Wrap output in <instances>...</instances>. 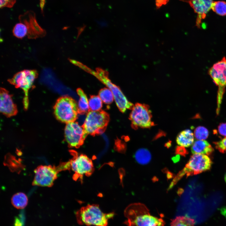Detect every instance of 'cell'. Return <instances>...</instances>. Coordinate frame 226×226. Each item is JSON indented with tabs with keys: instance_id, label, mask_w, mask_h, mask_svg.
<instances>
[{
	"instance_id": "6da1fadb",
	"label": "cell",
	"mask_w": 226,
	"mask_h": 226,
	"mask_svg": "<svg viewBox=\"0 0 226 226\" xmlns=\"http://www.w3.org/2000/svg\"><path fill=\"white\" fill-rule=\"evenodd\" d=\"M124 214L127 218L124 223L127 226H164L165 224L163 219L151 215L148 208L142 203L130 205L126 208Z\"/></svg>"
},
{
	"instance_id": "7a4b0ae2",
	"label": "cell",
	"mask_w": 226,
	"mask_h": 226,
	"mask_svg": "<svg viewBox=\"0 0 226 226\" xmlns=\"http://www.w3.org/2000/svg\"><path fill=\"white\" fill-rule=\"evenodd\" d=\"M114 215L113 213H103L99 205L95 204L82 207L76 213L78 223L88 226H107L108 220Z\"/></svg>"
},
{
	"instance_id": "3957f363",
	"label": "cell",
	"mask_w": 226,
	"mask_h": 226,
	"mask_svg": "<svg viewBox=\"0 0 226 226\" xmlns=\"http://www.w3.org/2000/svg\"><path fill=\"white\" fill-rule=\"evenodd\" d=\"M71 169L70 161L61 163L58 166L40 165L34 170L35 175L32 185L33 186L51 187L57 178L60 171Z\"/></svg>"
},
{
	"instance_id": "277c9868",
	"label": "cell",
	"mask_w": 226,
	"mask_h": 226,
	"mask_svg": "<svg viewBox=\"0 0 226 226\" xmlns=\"http://www.w3.org/2000/svg\"><path fill=\"white\" fill-rule=\"evenodd\" d=\"M53 109L56 118L60 121L67 124L75 121L78 114V105L76 101L67 96L59 98Z\"/></svg>"
},
{
	"instance_id": "5b68a950",
	"label": "cell",
	"mask_w": 226,
	"mask_h": 226,
	"mask_svg": "<svg viewBox=\"0 0 226 226\" xmlns=\"http://www.w3.org/2000/svg\"><path fill=\"white\" fill-rule=\"evenodd\" d=\"M109 119V114L104 111H89L82 126L88 135L94 136L104 132Z\"/></svg>"
},
{
	"instance_id": "8992f818",
	"label": "cell",
	"mask_w": 226,
	"mask_h": 226,
	"mask_svg": "<svg viewBox=\"0 0 226 226\" xmlns=\"http://www.w3.org/2000/svg\"><path fill=\"white\" fill-rule=\"evenodd\" d=\"M38 76V73L35 70H24L16 73L8 81L14 86L16 88L21 89L24 93L23 104L25 110H27L29 105L28 91L33 87L34 82Z\"/></svg>"
},
{
	"instance_id": "52a82bcc",
	"label": "cell",
	"mask_w": 226,
	"mask_h": 226,
	"mask_svg": "<svg viewBox=\"0 0 226 226\" xmlns=\"http://www.w3.org/2000/svg\"><path fill=\"white\" fill-rule=\"evenodd\" d=\"M132 110L129 118L134 129L148 128L155 125L152 121V112L148 105L136 103Z\"/></svg>"
},
{
	"instance_id": "ba28073f",
	"label": "cell",
	"mask_w": 226,
	"mask_h": 226,
	"mask_svg": "<svg viewBox=\"0 0 226 226\" xmlns=\"http://www.w3.org/2000/svg\"><path fill=\"white\" fill-rule=\"evenodd\" d=\"M208 74L218 86L217 113H219L223 96L226 87V59L223 57L209 69Z\"/></svg>"
},
{
	"instance_id": "9c48e42d",
	"label": "cell",
	"mask_w": 226,
	"mask_h": 226,
	"mask_svg": "<svg viewBox=\"0 0 226 226\" xmlns=\"http://www.w3.org/2000/svg\"><path fill=\"white\" fill-rule=\"evenodd\" d=\"M70 153L73 156L70 162L71 168L75 173L73 177V179L75 180L78 178L82 179L84 175H90L94 171L92 160L85 155H78L74 151L70 150Z\"/></svg>"
},
{
	"instance_id": "30bf717a",
	"label": "cell",
	"mask_w": 226,
	"mask_h": 226,
	"mask_svg": "<svg viewBox=\"0 0 226 226\" xmlns=\"http://www.w3.org/2000/svg\"><path fill=\"white\" fill-rule=\"evenodd\" d=\"M93 74L104 84L112 92L114 99L119 110L124 113L127 109H132L134 105L129 102L119 88L113 83L102 71Z\"/></svg>"
},
{
	"instance_id": "8fae6325",
	"label": "cell",
	"mask_w": 226,
	"mask_h": 226,
	"mask_svg": "<svg viewBox=\"0 0 226 226\" xmlns=\"http://www.w3.org/2000/svg\"><path fill=\"white\" fill-rule=\"evenodd\" d=\"M212 164L211 159L207 155L193 154L182 170L188 176L209 170Z\"/></svg>"
},
{
	"instance_id": "7c38bea8",
	"label": "cell",
	"mask_w": 226,
	"mask_h": 226,
	"mask_svg": "<svg viewBox=\"0 0 226 226\" xmlns=\"http://www.w3.org/2000/svg\"><path fill=\"white\" fill-rule=\"evenodd\" d=\"M87 135L82 126L78 122L74 121L66 124L64 136L69 147L79 148L83 144Z\"/></svg>"
},
{
	"instance_id": "4fadbf2b",
	"label": "cell",
	"mask_w": 226,
	"mask_h": 226,
	"mask_svg": "<svg viewBox=\"0 0 226 226\" xmlns=\"http://www.w3.org/2000/svg\"><path fill=\"white\" fill-rule=\"evenodd\" d=\"M19 19L20 22L24 23L27 27L28 30L27 35L28 38L36 39L43 37L46 35V31L38 24L34 13L27 12L24 14L20 15Z\"/></svg>"
},
{
	"instance_id": "5bb4252c",
	"label": "cell",
	"mask_w": 226,
	"mask_h": 226,
	"mask_svg": "<svg viewBox=\"0 0 226 226\" xmlns=\"http://www.w3.org/2000/svg\"><path fill=\"white\" fill-rule=\"evenodd\" d=\"M0 96L1 112L8 117L16 115L18 110L16 105L13 102L12 95L6 89L1 88Z\"/></svg>"
},
{
	"instance_id": "9a60e30c",
	"label": "cell",
	"mask_w": 226,
	"mask_h": 226,
	"mask_svg": "<svg viewBox=\"0 0 226 226\" xmlns=\"http://www.w3.org/2000/svg\"><path fill=\"white\" fill-rule=\"evenodd\" d=\"M212 0H190L189 3L194 12L197 13L196 26L199 27L202 19L206 17L207 14L211 9Z\"/></svg>"
},
{
	"instance_id": "2e32d148",
	"label": "cell",
	"mask_w": 226,
	"mask_h": 226,
	"mask_svg": "<svg viewBox=\"0 0 226 226\" xmlns=\"http://www.w3.org/2000/svg\"><path fill=\"white\" fill-rule=\"evenodd\" d=\"M191 150L193 154H200L208 155L213 152V149L207 141L197 140L192 144Z\"/></svg>"
},
{
	"instance_id": "e0dca14e",
	"label": "cell",
	"mask_w": 226,
	"mask_h": 226,
	"mask_svg": "<svg viewBox=\"0 0 226 226\" xmlns=\"http://www.w3.org/2000/svg\"><path fill=\"white\" fill-rule=\"evenodd\" d=\"M194 137V134L191 130L186 129L178 134L176 138V142L179 146L188 147L193 143Z\"/></svg>"
},
{
	"instance_id": "ac0fdd59",
	"label": "cell",
	"mask_w": 226,
	"mask_h": 226,
	"mask_svg": "<svg viewBox=\"0 0 226 226\" xmlns=\"http://www.w3.org/2000/svg\"><path fill=\"white\" fill-rule=\"evenodd\" d=\"M77 91L79 96L78 104V114H83L85 113H88L90 110L89 101L86 95L81 89H78Z\"/></svg>"
},
{
	"instance_id": "d6986e66",
	"label": "cell",
	"mask_w": 226,
	"mask_h": 226,
	"mask_svg": "<svg viewBox=\"0 0 226 226\" xmlns=\"http://www.w3.org/2000/svg\"><path fill=\"white\" fill-rule=\"evenodd\" d=\"M13 206L18 209L25 208L28 203V198L25 194L22 192L17 193L12 196L11 199Z\"/></svg>"
},
{
	"instance_id": "ffe728a7",
	"label": "cell",
	"mask_w": 226,
	"mask_h": 226,
	"mask_svg": "<svg viewBox=\"0 0 226 226\" xmlns=\"http://www.w3.org/2000/svg\"><path fill=\"white\" fill-rule=\"evenodd\" d=\"M136 162L141 165H145L148 163L151 159V155L148 149L145 148L138 149L134 155Z\"/></svg>"
},
{
	"instance_id": "44dd1931",
	"label": "cell",
	"mask_w": 226,
	"mask_h": 226,
	"mask_svg": "<svg viewBox=\"0 0 226 226\" xmlns=\"http://www.w3.org/2000/svg\"><path fill=\"white\" fill-rule=\"evenodd\" d=\"M194 220L186 216H177L173 219L170 226H194Z\"/></svg>"
},
{
	"instance_id": "7402d4cb",
	"label": "cell",
	"mask_w": 226,
	"mask_h": 226,
	"mask_svg": "<svg viewBox=\"0 0 226 226\" xmlns=\"http://www.w3.org/2000/svg\"><path fill=\"white\" fill-rule=\"evenodd\" d=\"M102 101L99 96H91L89 100L90 111H98L100 110L102 107Z\"/></svg>"
},
{
	"instance_id": "603a6c76",
	"label": "cell",
	"mask_w": 226,
	"mask_h": 226,
	"mask_svg": "<svg viewBox=\"0 0 226 226\" xmlns=\"http://www.w3.org/2000/svg\"><path fill=\"white\" fill-rule=\"evenodd\" d=\"M13 33L15 37L21 39L27 35V28L24 24L20 22L15 25L13 29Z\"/></svg>"
},
{
	"instance_id": "cb8c5ba5",
	"label": "cell",
	"mask_w": 226,
	"mask_h": 226,
	"mask_svg": "<svg viewBox=\"0 0 226 226\" xmlns=\"http://www.w3.org/2000/svg\"><path fill=\"white\" fill-rule=\"evenodd\" d=\"M99 96L102 101L107 104H110L112 103L114 99L112 92L108 88H104L101 89L99 92Z\"/></svg>"
},
{
	"instance_id": "d4e9b609",
	"label": "cell",
	"mask_w": 226,
	"mask_h": 226,
	"mask_svg": "<svg viewBox=\"0 0 226 226\" xmlns=\"http://www.w3.org/2000/svg\"><path fill=\"white\" fill-rule=\"evenodd\" d=\"M211 9L219 15H226V2L224 1H213Z\"/></svg>"
},
{
	"instance_id": "484cf974",
	"label": "cell",
	"mask_w": 226,
	"mask_h": 226,
	"mask_svg": "<svg viewBox=\"0 0 226 226\" xmlns=\"http://www.w3.org/2000/svg\"><path fill=\"white\" fill-rule=\"evenodd\" d=\"M194 134L195 137L197 140H205L208 136L209 132L205 127L199 126L195 130Z\"/></svg>"
},
{
	"instance_id": "4316f807",
	"label": "cell",
	"mask_w": 226,
	"mask_h": 226,
	"mask_svg": "<svg viewBox=\"0 0 226 226\" xmlns=\"http://www.w3.org/2000/svg\"><path fill=\"white\" fill-rule=\"evenodd\" d=\"M216 148L220 152H226V137L221 140L214 143Z\"/></svg>"
},
{
	"instance_id": "83f0119b",
	"label": "cell",
	"mask_w": 226,
	"mask_h": 226,
	"mask_svg": "<svg viewBox=\"0 0 226 226\" xmlns=\"http://www.w3.org/2000/svg\"><path fill=\"white\" fill-rule=\"evenodd\" d=\"M185 175V174L182 170L180 171L171 183L168 189V191H169L172 189L178 181Z\"/></svg>"
},
{
	"instance_id": "f1b7e54d",
	"label": "cell",
	"mask_w": 226,
	"mask_h": 226,
	"mask_svg": "<svg viewBox=\"0 0 226 226\" xmlns=\"http://www.w3.org/2000/svg\"><path fill=\"white\" fill-rule=\"evenodd\" d=\"M16 2V0H0V8L4 7H12Z\"/></svg>"
},
{
	"instance_id": "f546056e",
	"label": "cell",
	"mask_w": 226,
	"mask_h": 226,
	"mask_svg": "<svg viewBox=\"0 0 226 226\" xmlns=\"http://www.w3.org/2000/svg\"><path fill=\"white\" fill-rule=\"evenodd\" d=\"M187 152L184 147L181 146H177L175 148V153L185 156L187 153Z\"/></svg>"
},
{
	"instance_id": "4dcf8cb0",
	"label": "cell",
	"mask_w": 226,
	"mask_h": 226,
	"mask_svg": "<svg viewBox=\"0 0 226 226\" xmlns=\"http://www.w3.org/2000/svg\"><path fill=\"white\" fill-rule=\"evenodd\" d=\"M219 133L221 136L226 137V123L220 124L218 127Z\"/></svg>"
},
{
	"instance_id": "1f68e13d",
	"label": "cell",
	"mask_w": 226,
	"mask_h": 226,
	"mask_svg": "<svg viewBox=\"0 0 226 226\" xmlns=\"http://www.w3.org/2000/svg\"><path fill=\"white\" fill-rule=\"evenodd\" d=\"M169 0H155V5L157 9H159L163 5H166Z\"/></svg>"
},
{
	"instance_id": "d6a6232c",
	"label": "cell",
	"mask_w": 226,
	"mask_h": 226,
	"mask_svg": "<svg viewBox=\"0 0 226 226\" xmlns=\"http://www.w3.org/2000/svg\"><path fill=\"white\" fill-rule=\"evenodd\" d=\"M180 156L179 154L177 155L175 157H173L172 158V160L174 163H176L180 160Z\"/></svg>"
},
{
	"instance_id": "836d02e7",
	"label": "cell",
	"mask_w": 226,
	"mask_h": 226,
	"mask_svg": "<svg viewBox=\"0 0 226 226\" xmlns=\"http://www.w3.org/2000/svg\"><path fill=\"white\" fill-rule=\"evenodd\" d=\"M167 178L168 179H170L172 177H173L174 174L172 173L169 171H167Z\"/></svg>"
},
{
	"instance_id": "e575fe53",
	"label": "cell",
	"mask_w": 226,
	"mask_h": 226,
	"mask_svg": "<svg viewBox=\"0 0 226 226\" xmlns=\"http://www.w3.org/2000/svg\"><path fill=\"white\" fill-rule=\"evenodd\" d=\"M15 226H22L21 222L17 218L15 219Z\"/></svg>"
},
{
	"instance_id": "d590c367",
	"label": "cell",
	"mask_w": 226,
	"mask_h": 226,
	"mask_svg": "<svg viewBox=\"0 0 226 226\" xmlns=\"http://www.w3.org/2000/svg\"><path fill=\"white\" fill-rule=\"evenodd\" d=\"M171 145V143L170 141H169L165 144L166 147L167 148H169Z\"/></svg>"
},
{
	"instance_id": "8d00e7d4",
	"label": "cell",
	"mask_w": 226,
	"mask_h": 226,
	"mask_svg": "<svg viewBox=\"0 0 226 226\" xmlns=\"http://www.w3.org/2000/svg\"><path fill=\"white\" fill-rule=\"evenodd\" d=\"M180 1L185 2L186 3H189V2L190 1V0H179Z\"/></svg>"
},
{
	"instance_id": "74e56055",
	"label": "cell",
	"mask_w": 226,
	"mask_h": 226,
	"mask_svg": "<svg viewBox=\"0 0 226 226\" xmlns=\"http://www.w3.org/2000/svg\"><path fill=\"white\" fill-rule=\"evenodd\" d=\"M224 180L225 182H226V173H225V174L224 175Z\"/></svg>"
}]
</instances>
